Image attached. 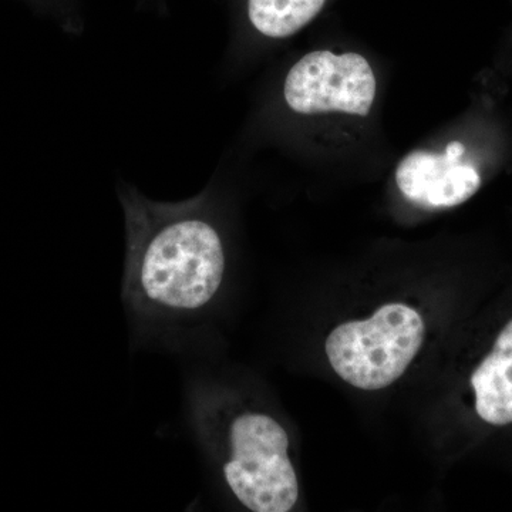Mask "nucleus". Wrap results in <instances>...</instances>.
<instances>
[{
  "instance_id": "2",
  "label": "nucleus",
  "mask_w": 512,
  "mask_h": 512,
  "mask_svg": "<svg viewBox=\"0 0 512 512\" xmlns=\"http://www.w3.org/2000/svg\"><path fill=\"white\" fill-rule=\"evenodd\" d=\"M420 313L389 303L366 320L339 325L326 340V355L340 379L360 390L386 389L412 365L424 342Z\"/></svg>"
},
{
  "instance_id": "6",
  "label": "nucleus",
  "mask_w": 512,
  "mask_h": 512,
  "mask_svg": "<svg viewBox=\"0 0 512 512\" xmlns=\"http://www.w3.org/2000/svg\"><path fill=\"white\" fill-rule=\"evenodd\" d=\"M478 416L493 426L512 423V320L471 376Z\"/></svg>"
},
{
  "instance_id": "3",
  "label": "nucleus",
  "mask_w": 512,
  "mask_h": 512,
  "mask_svg": "<svg viewBox=\"0 0 512 512\" xmlns=\"http://www.w3.org/2000/svg\"><path fill=\"white\" fill-rule=\"evenodd\" d=\"M225 483L239 503L254 512H289L299 498L289 458V437L269 414L245 412L229 423Z\"/></svg>"
},
{
  "instance_id": "1",
  "label": "nucleus",
  "mask_w": 512,
  "mask_h": 512,
  "mask_svg": "<svg viewBox=\"0 0 512 512\" xmlns=\"http://www.w3.org/2000/svg\"><path fill=\"white\" fill-rule=\"evenodd\" d=\"M126 215L124 296L141 312L192 315L220 292L227 255L202 198L163 204L121 194Z\"/></svg>"
},
{
  "instance_id": "7",
  "label": "nucleus",
  "mask_w": 512,
  "mask_h": 512,
  "mask_svg": "<svg viewBox=\"0 0 512 512\" xmlns=\"http://www.w3.org/2000/svg\"><path fill=\"white\" fill-rule=\"evenodd\" d=\"M326 0H248V19L262 36L285 39L319 15Z\"/></svg>"
},
{
  "instance_id": "4",
  "label": "nucleus",
  "mask_w": 512,
  "mask_h": 512,
  "mask_svg": "<svg viewBox=\"0 0 512 512\" xmlns=\"http://www.w3.org/2000/svg\"><path fill=\"white\" fill-rule=\"evenodd\" d=\"M289 109L299 114L345 113L366 117L376 97V77L365 57L316 50L293 64L284 84Z\"/></svg>"
},
{
  "instance_id": "5",
  "label": "nucleus",
  "mask_w": 512,
  "mask_h": 512,
  "mask_svg": "<svg viewBox=\"0 0 512 512\" xmlns=\"http://www.w3.org/2000/svg\"><path fill=\"white\" fill-rule=\"evenodd\" d=\"M466 147L451 141L443 154L413 151L400 161L396 183L407 200L424 208H451L470 200L481 185L474 165L463 161Z\"/></svg>"
}]
</instances>
